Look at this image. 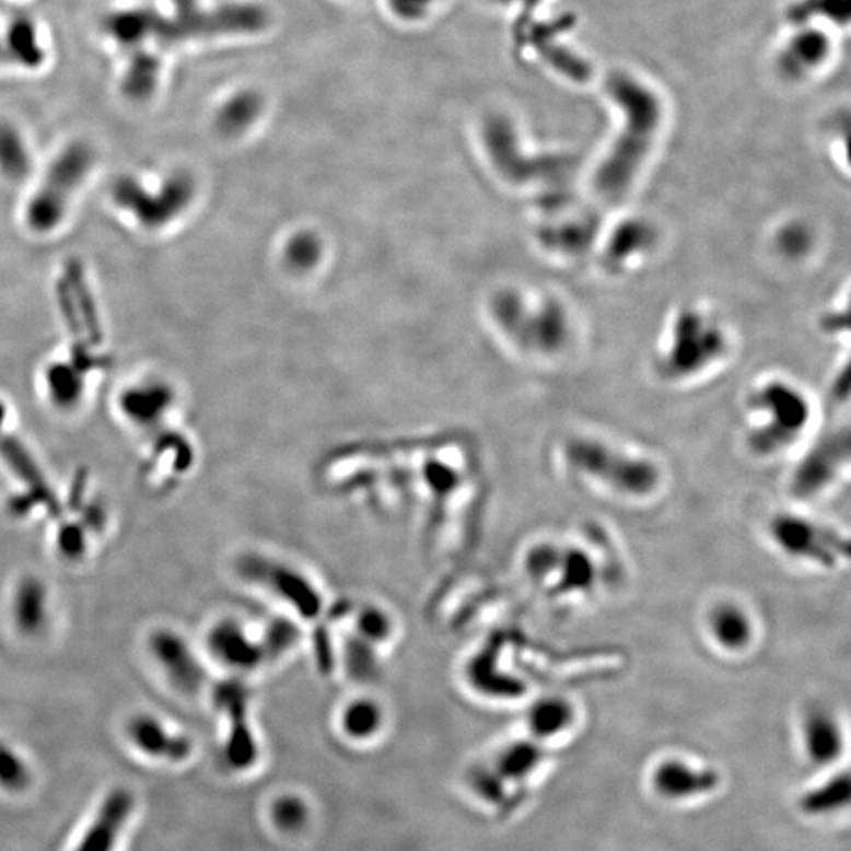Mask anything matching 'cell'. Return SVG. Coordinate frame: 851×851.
<instances>
[{"mask_svg": "<svg viewBox=\"0 0 851 851\" xmlns=\"http://www.w3.org/2000/svg\"><path fill=\"white\" fill-rule=\"evenodd\" d=\"M0 463L9 468L24 491L53 517H62V505L40 464L12 426L9 407L0 399Z\"/></svg>", "mask_w": 851, "mask_h": 851, "instance_id": "10", "label": "cell"}, {"mask_svg": "<svg viewBox=\"0 0 851 851\" xmlns=\"http://www.w3.org/2000/svg\"><path fill=\"white\" fill-rule=\"evenodd\" d=\"M273 818L277 825L285 831H295L306 824L307 807L296 796H284L273 806Z\"/></svg>", "mask_w": 851, "mask_h": 851, "instance_id": "35", "label": "cell"}, {"mask_svg": "<svg viewBox=\"0 0 851 851\" xmlns=\"http://www.w3.org/2000/svg\"><path fill=\"white\" fill-rule=\"evenodd\" d=\"M765 413V421L749 434L754 452L768 456L782 452L800 438L809 421V403L803 393L785 382H770L757 389L750 403Z\"/></svg>", "mask_w": 851, "mask_h": 851, "instance_id": "6", "label": "cell"}, {"mask_svg": "<svg viewBox=\"0 0 851 851\" xmlns=\"http://www.w3.org/2000/svg\"><path fill=\"white\" fill-rule=\"evenodd\" d=\"M556 575V592L559 595L588 592L596 582L595 563L588 553L581 549H561L559 568Z\"/></svg>", "mask_w": 851, "mask_h": 851, "instance_id": "29", "label": "cell"}, {"mask_svg": "<svg viewBox=\"0 0 851 851\" xmlns=\"http://www.w3.org/2000/svg\"><path fill=\"white\" fill-rule=\"evenodd\" d=\"M7 60L26 68L40 67L45 60V49L34 21L27 16L14 18L2 37Z\"/></svg>", "mask_w": 851, "mask_h": 851, "instance_id": "26", "label": "cell"}, {"mask_svg": "<svg viewBox=\"0 0 851 851\" xmlns=\"http://www.w3.org/2000/svg\"><path fill=\"white\" fill-rule=\"evenodd\" d=\"M772 541L785 553L824 568H836L849 559V541L842 535L793 514L776 516L770 524Z\"/></svg>", "mask_w": 851, "mask_h": 851, "instance_id": "9", "label": "cell"}, {"mask_svg": "<svg viewBox=\"0 0 851 851\" xmlns=\"http://www.w3.org/2000/svg\"><path fill=\"white\" fill-rule=\"evenodd\" d=\"M575 710L567 699L549 697L532 708L528 725L538 739H552L574 724Z\"/></svg>", "mask_w": 851, "mask_h": 851, "instance_id": "28", "label": "cell"}, {"mask_svg": "<svg viewBox=\"0 0 851 851\" xmlns=\"http://www.w3.org/2000/svg\"><path fill=\"white\" fill-rule=\"evenodd\" d=\"M360 628L368 638L373 640L384 639L388 634V621L385 620L384 615L374 609L363 614Z\"/></svg>", "mask_w": 851, "mask_h": 851, "instance_id": "39", "label": "cell"}, {"mask_svg": "<svg viewBox=\"0 0 851 851\" xmlns=\"http://www.w3.org/2000/svg\"><path fill=\"white\" fill-rule=\"evenodd\" d=\"M620 117V127L601 160L593 185L603 198L618 199L631 188L656 145L665 120L663 92L632 70H615L604 85Z\"/></svg>", "mask_w": 851, "mask_h": 851, "instance_id": "1", "label": "cell"}, {"mask_svg": "<svg viewBox=\"0 0 851 851\" xmlns=\"http://www.w3.org/2000/svg\"><path fill=\"white\" fill-rule=\"evenodd\" d=\"M541 743L520 742L505 747L488 767L475 771L471 784L488 803L502 806L508 800V785L524 784L545 760Z\"/></svg>", "mask_w": 851, "mask_h": 851, "instance_id": "11", "label": "cell"}, {"mask_svg": "<svg viewBox=\"0 0 851 851\" xmlns=\"http://www.w3.org/2000/svg\"><path fill=\"white\" fill-rule=\"evenodd\" d=\"M653 240L652 228L646 226L642 221H628L615 231L614 237L610 238L609 248H607V256H609L610 263H625L636 254L650 248Z\"/></svg>", "mask_w": 851, "mask_h": 851, "instance_id": "32", "label": "cell"}, {"mask_svg": "<svg viewBox=\"0 0 851 851\" xmlns=\"http://www.w3.org/2000/svg\"><path fill=\"white\" fill-rule=\"evenodd\" d=\"M342 722H345L346 732L350 736L368 738V736L374 735L381 725V710L374 703L360 700V702L352 703L347 708Z\"/></svg>", "mask_w": 851, "mask_h": 851, "instance_id": "34", "label": "cell"}, {"mask_svg": "<svg viewBox=\"0 0 851 851\" xmlns=\"http://www.w3.org/2000/svg\"><path fill=\"white\" fill-rule=\"evenodd\" d=\"M245 691L237 683H223L214 691V702L220 711L226 714L229 736L226 742V758L237 770L252 767L257 757L252 728L248 724V703L245 707Z\"/></svg>", "mask_w": 851, "mask_h": 851, "instance_id": "18", "label": "cell"}, {"mask_svg": "<svg viewBox=\"0 0 851 851\" xmlns=\"http://www.w3.org/2000/svg\"><path fill=\"white\" fill-rule=\"evenodd\" d=\"M564 457L579 474L625 496H650L660 485V470L653 463L629 456L599 440L571 439L564 446Z\"/></svg>", "mask_w": 851, "mask_h": 851, "instance_id": "5", "label": "cell"}, {"mask_svg": "<svg viewBox=\"0 0 851 851\" xmlns=\"http://www.w3.org/2000/svg\"><path fill=\"white\" fill-rule=\"evenodd\" d=\"M147 650L167 681L182 693H196L206 685L207 672L187 639L173 628H156L147 638Z\"/></svg>", "mask_w": 851, "mask_h": 851, "instance_id": "13", "label": "cell"}, {"mask_svg": "<svg viewBox=\"0 0 851 851\" xmlns=\"http://www.w3.org/2000/svg\"><path fill=\"white\" fill-rule=\"evenodd\" d=\"M803 742L814 763L829 765L842 753L843 738L838 721L824 710H812L803 724Z\"/></svg>", "mask_w": 851, "mask_h": 851, "instance_id": "22", "label": "cell"}, {"mask_svg": "<svg viewBox=\"0 0 851 851\" xmlns=\"http://www.w3.org/2000/svg\"><path fill=\"white\" fill-rule=\"evenodd\" d=\"M10 617L18 634L38 639L51 625V592L37 574H24L18 579L10 598Z\"/></svg>", "mask_w": 851, "mask_h": 851, "instance_id": "16", "label": "cell"}, {"mask_svg": "<svg viewBox=\"0 0 851 851\" xmlns=\"http://www.w3.org/2000/svg\"><path fill=\"white\" fill-rule=\"evenodd\" d=\"M653 789L668 801L696 800L716 792L721 776L713 768H697L671 758L657 765L652 776Z\"/></svg>", "mask_w": 851, "mask_h": 851, "instance_id": "19", "label": "cell"}, {"mask_svg": "<svg viewBox=\"0 0 851 851\" xmlns=\"http://www.w3.org/2000/svg\"><path fill=\"white\" fill-rule=\"evenodd\" d=\"M831 27L814 23H795L779 49L778 67L793 81L811 80L824 71L835 51Z\"/></svg>", "mask_w": 851, "mask_h": 851, "instance_id": "14", "label": "cell"}, {"mask_svg": "<svg viewBox=\"0 0 851 851\" xmlns=\"http://www.w3.org/2000/svg\"><path fill=\"white\" fill-rule=\"evenodd\" d=\"M32 171L31 150L24 136L12 124L0 121V174L12 184L27 180Z\"/></svg>", "mask_w": 851, "mask_h": 851, "instance_id": "27", "label": "cell"}, {"mask_svg": "<svg viewBox=\"0 0 851 851\" xmlns=\"http://www.w3.org/2000/svg\"><path fill=\"white\" fill-rule=\"evenodd\" d=\"M849 431L835 432L821 439L801 461L793 475L792 491L800 499H811L825 491L849 464Z\"/></svg>", "mask_w": 851, "mask_h": 851, "instance_id": "15", "label": "cell"}, {"mask_svg": "<svg viewBox=\"0 0 851 851\" xmlns=\"http://www.w3.org/2000/svg\"><path fill=\"white\" fill-rule=\"evenodd\" d=\"M173 386L159 377L139 378L125 386L117 396L120 417L141 434L159 442L173 410Z\"/></svg>", "mask_w": 851, "mask_h": 851, "instance_id": "12", "label": "cell"}, {"mask_svg": "<svg viewBox=\"0 0 851 851\" xmlns=\"http://www.w3.org/2000/svg\"><path fill=\"white\" fill-rule=\"evenodd\" d=\"M109 193L110 203L121 217L139 231L159 234L187 212L195 199V180L184 171L171 173L153 185L136 175H120Z\"/></svg>", "mask_w": 851, "mask_h": 851, "instance_id": "3", "label": "cell"}, {"mask_svg": "<svg viewBox=\"0 0 851 851\" xmlns=\"http://www.w3.org/2000/svg\"><path fill=\"white\" fill-rule=\"evenodd\" d=\"M850 800L849 776L839 774L829 779L824 785L804 793L800 807L807 815H825L846 807Z\"/></svg>", "mask_w": 851, "mask_h": 851, "instance_id": "31", "label": "cell"}, {"mask_svg": "<svg viewBox=\"0 0 851 851\" xmlns=\"http://www.w3.org/2000/svg\"><path fill=\"white\" fill-rule=\"evenodd\" d=\"M32 782V771L26 758L9 743L0 739V786L7 792L26 790Z\"/></svg>", "mask_w": 851, "mask_h": 851, "instance_id": "33", "label": "cell"}, {"mask_svg": "<svg viewBox=\"0 0 851 851\" xmlns=\"http://www.w3.org/2000/svg\"><path fill=\"white\" fill-rule=\"evenodd\" d=\"M389 10L403 21H420L431 12L435 0H386Z\"/></svg>", "mask_w": 851, "mask_h": 851, "instance_id": "38", "label": "cell"}, {"mask_svg": "<svg viewBox=\"0 0 851 851\" xmlns=\"http://www.w3.org/2000/svg\"><path fill=\"white\" fill-rule=\"evenodd\" d=\"M727 339L713 319L696 310L678 314L672 327L671 345L660 361L665 377L681 381L692 377L721 359Z\"/></svg>", "mask_w": 851, "mask_h": 851, "instance_id": "7", "label": "cell"}, {"mask_svg": "<svg viewBox=\"0 0 851 851\" xmlns=\"http://www.w3.org/2000/svg\"><path fill=\"white\" fill-rule=\"evenodd\" d=\"M94 164L95 152L88 142H71L60 150L24 203L23 221L28 232L48 237L63 226Z\"/></svg>", "mask_w": 851, "mask_h": 851, "instance_id": "2", "label": "cell"}, {"mask_svg": "<svg viewBox=\"0 0 851 851\" xmlns=\"http://www.w3.org/2000/svg\"><path fill=\"white\" fill-rule=\"evenodd\" d=\"M56 541L59 552L71 561L80 560L84 556L85 547H88L84 531L73 522L60 525Z\"/></svg>", "mask_w": 851, "mask_h": 851, "instance_id": "36", "label": "cell"}, {"mask_svg": "<svg viewBox=\"0 0 851 851\" xmlns=\"http://www.w3.org/2000/svg\"><path fill=\"white\" fill-rule=\"evenodd\" d=\"M133 807V795L127 789L113 790L74 851H114Z\"/></svg>", "mask_w": 851, "mask_h": 851, "instance_id": "20", "label": "cell"}, {"mask_svg": "<svg viewBox=\"0 0 851 851\" xmlns=\"http://www.w3.org/2000/svg\"><path fill=\"white\" fill-rule=\"evenodd\" d=\"M159 12L152 9H130L110 13L103 28L113 40L128 48H138L141 43L153 38Z\"/></svg>", "mask_w": 851, "mask_h": 851, "instance_id": "25", "label": "cell"}, {"mask_svg": "<svg viewBox=\"0 0 851 851\" xmlns=\"http://www.w3.org/2000/svg\"><path fill=\"white\" fill-rule=\"evenodd\" d=\"M160 78V60L144 49H133L128 60L121 89L131 100H144L153 94Z\"/></svg>", "mask_w": 851, "mask_h": 851, "instance_id": "30", "label": "cell"}, {"mask_svg": "<svg viewBox=\"0 0 851 851\" xmlns=\"http://www.w3.org/2000/svg\"><path fill=\"white\" fill-rule=\"evenodd\" d=\"M173 16H156L153 40L175 45L193 38L218 35L256 34L268 23V14L256 3H226L217 9H202L198 0H171Z\"/></svg>", "mask_w": 851, "mask_h": 851, "instance_id": "4", "label": "cell"}, {"mask_svg": "<svg viewBox=\"0 0 851 851\" xmlns=\"http://www.w3.org/2000/svg\"><path fill=\"white\" fill-rule=\"evenodd\" d=\"M708 631L721 649L743 652L753 642L754 626L742 607L721 603L708 614Z\"/></svg>", "mask_w": 851, "mask_h": 851, "instance_id": "23", "label": "cell"}, {"mask_svg": "<svg viewBox=\"0 0 851 851\" xmlns=\"http://www.w3.org/2000/svg\"><path fill=\"white\" fill-rule=\"evenodd\" d=\"M207 646L214 660L234 671H252L260 661V649L235 620L217 621L207 632Z\"/></svg>", "mask_w": 851, "mask_h": 851, "instance_id": "21", "label": "cell"}, {"mask_svg": "<svg viewBox=\"0 0 851 851\" xmlns=\"http://www.w3.org/2000/svg\"><path fill=\"white\" fill-rule=\"evenodd\" d=\"M125 733L142 756L153 760L180 763L193 753V743L188 736L171 731L159 716L152 713L133 714L128 719Z\"/></svg>", "mask_w": 851, "mask_h": 851, "instance_id": "17", "label": "cell"}, {"mask_svg": "<svg viewBox=\"0 0 851 851\" xmlns=\"http://www.w3.org/2000/svg\"><path fill=\"white\" fill-rule=\"evenodd\" d=\"M811 245L809 231L804 226H800V224L786 226L779 234V246L789 256H801V254L806 253L811 248Z\"/></svg>", "mask_w": 851, "mask_h": 851, "instance_id": "37", "label": "cell"}, {"mask_svg": "<svg viewBox=\"0 0 851 851\" xmlns=\"http://www.w3.org/2000/svg\"><path fill=\"white\" fill-rule=\"evenodd\" d=\"M500 324L520 345L541 353H556L570 338L567 310L556 300L531 307L516 293H505L496 303Z\"/></svg>", "mask_w": 851, "mask_h": 851, "instance_id": "8", "label": "cell"}, {"mask_svg": "<svg viewBox=\"0 0 851 851\" xmlns=\"http://www.w3.org/2000/svg\"><path fill=\"white\" fill-rule=\"evenodd\" d=\"M264 109L263 96L254 91L235 92L221 103L214 114V127L224 136L245 133L259 119Z\"/></svg>", "mask_w": 851, "mask_h": 851, "instance_id": "24", "label": "cell"}]
</instances>
